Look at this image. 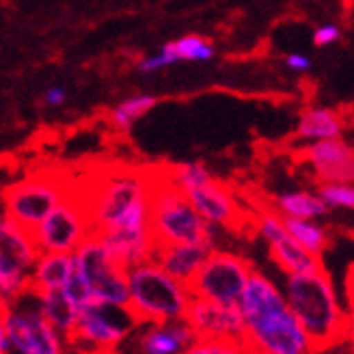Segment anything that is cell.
<instances>
[{"instance_id": "9c48e42d", "label": "cell", "mask_w": 354, "mask_h": 354, "mask_svg": "<svg viewBox=\"0 0 354 354\" xmlns=\"http://www.w3.org/2000/svg\"><path fill=\"white\" fill-rule=\"evenodd\" d=\"M76 270L86 281L91 290L93 303L121 307L126 309L130 303V283H128V268L121 266L104 242L93 236L88 238L80 249L74 253Z\"/></svg>"}, {"instance_id": "d6986e66", "label": "cell", "mask_w": 354, "mask_h": 354, "mask_svg": "<svg viewBox=\"0 0 354 354\" xmlns=\"http://www.w3.org/2000/svg\"><path fill=\"white\" fill-rule=\"evenodd\" d=\"M216 251L214 242H184V244H165L158 246L156 261L162 268L184 283H190L199 274L207 257Z\"/></svg>"}, {"instance_id": "74e56055", "label": "cell", "mask_w": 354, "mask_h": 354, "mask_svg": "<svg viewBox=\"0 0 354 354\" xmlns=\"http://www.w3.org/2000/svg\"><path fill=\"white\" fill-rule=\"evenodd\" d=\"M63 354H82V352H78V350H74V348H67Z\"/></svg>"}, {"instance_id": "30bf717a", "label": "cell", "mask_w": 354, "mask_h": 354, "mask_svg": "<svg viewBox=\"0 0 354 354\" xmlns=\"http://www.w3.org/2000/svg\"><path fill=\"white\" fill-rule=\"evenodd\" d=\"M32 236L41 253L67 255H74L88 238H93L95 229L80 190L72 188V192L50 212L44 223L32 229Z\"/></svg>"}, {"instance_id": "f1b7e54d", "label": "cell", "mask_w": 354, "mask_h": 354, "mask_svg": "<svg viewBox=\"0 0 354 354\" xmlns=\"http://www.w3.org/2000/svg\"><path fill=\"white\" fill-rule=\"evenodd\" d=\"M184 354H251L244 342L234 339H197Z\"/></svg>"}, {"instance_id": "6da1fadb", "label": "cell", "mask_w": 354, "mask_h": 354, "mask_svg": "<svg viewBox=\"0 0 354 354\" xmlns=\"http://www.w3.org/2000/svg\"><path fill=\"white\" fill-rule=\"evenodd\" d=\"M238 307L246 326L244 344L251 354H317L290 309L286 292L270 277L255 270Z\"/></svg>"}, {"instance_id": "ffe728a7", "label": "cell", "mask_w": 354, "mask_h": 354, "mask_svg": "<svg viewBox=\"0 0 354 354\" xmlns=\"http://www.w3.org/2000/svg\"><path fill=\"white\" fill-rule=\"evenodd\" d=\"M76 272L74 255L67 253H41L30 272V292H61Z\"/></svg>"}, {"instance_id": "e575fe53", "label": "cell", "mask_w": 354, "mask_h": 354, "mask_svg": "<svg viewBox=\"0 0 354 354\" xmlns=\"http://www.w3.org/2000/svg\"><path fill=\"white\" fill-rule=\"evenodd\" d=\"M44 102L48 106H61L65 102V91L61 86H50L48 91L44 93Z\"/></svg>"}, {"instance_id": "277c9868", "label": "cell", "mask_w": 354, "mask_h": 354, "mask_svg": "<svg viewBox=\"0 0 354 354\" xmlns=\"http://www.w3.org/2000/svg\"><path fill=\"white\" fill-rule=\"evenodd\" d=\"M130 303L128 309L138 324L180 322L192 303L190 286L171 277L156 259L138 263L128 270Z\"/></svg>"}, {"instance_id": "5b68a950", "label": "cell", "mask_w": 354, "mask_h": 354, "mask_svg": "<svg viewBox=\"0 0 354 354\" xmlns=\"http://www.w3.org/2000/svg\"><path fill=\"white\" fill-rule=\"evenodd\" d=\"M151 232L158 246L184 242H214V229L190 203L169 173H158L151 194Z\"/></svg>"}, {"instance_id": "4dcf8cb0", "label": "cell", "mask_w": 354, "mask_h": 354, "mask_svg": "<svg viewBox=\"0 0 354 354\" xmlns=\"http://www.w3.org/2000/svg\"><path fill=\"white\" fill-rule=\"evenodd\" d=\"M173 63H177V61L169 55L167 50L160 48V52H156V55H149V57H145V59H140L138 69H140V72H145V74H153V72H158V69L169 67V65H173Z\"/></svg>"}, {"instance_id": "83f0119b", "label": "cell", "mask_w": 354, "mask_h": 354, "mask_svg": "<svg viewBox=\"0 0 354 354\" xmlns=\"http://www.w3.org/2000/svg\"><path fill=\"white\" fill-rule=\"evenodd\" d=\"M317 194L328 209H354V184H320Z\"/></svg>"}, {"instance_id": "7a4b0ae2", "label": "cell", "mask_w": 354, "mask_h": 354, "mask_svg": "<svg viewBox=\"0 0 354 354\" xmlns=\"http://www.w3.org/2000/svg\"><path fill=\"white\" fill-rule=\"evenodd\" d=\"M158 173L119 169L104 173L88 190H82V199L91 216L95 236L113 229H130L151 225V194Z\"/></svg>"}, {"instance_id": "7402d4cb", "label": "cell", "mask_w": 354, "mask_h": 354, "mask_svg": "<svg viewBox=\"0 0 354 354\" xmlns=\"http://www.w3.org/2000/svg\"><path fill=\"white\" fill-rule=\"evenodd\" d=\"M274 212L283 218H309L317 221L324 216L328 207L317 192L309 190H288L274 199Z\"/></svg>"}, {"instance_id": "f546056e", "label": "cell", "mask_w": 354, "mask_h": 354, "mask_svg": "<svg viewBox=\"0 0 354 354\" xmlns=\"http://www.w3.org/2000/svg\"><path fill=\"white\" fill-rule=\"evenodd\" d=\"M63 292L69 296V300H72V303H74L78 309H82V307H86V305H91V303H93L91 290H88L86 281L82 279V274H80L78 270L72 274V279L67 281V286H65Z\"/></svg>"}, {"instance_id": "5bb4252c", "label": "cell", "mask_w": 354, "mask_h": 354, "mask_svg": "<svg viewBox=\"0 0 354 354\" xmlns=\"http://www.w3.org/2000/svg\"><path fill=\"white\" fill-rule=\"evenodd\" d=\"M186 322L197 333L199 339H234L244 342L246 326L240 307L212 303L203 298H192L186 313Z\"/></svg>"}, {"instance_id": "8d00e7d4", "label": "cell", "mask_w": 354, "mask_h": 354, "mask_svg": "<svg viewBox=\"0 0 354 354\" xmlns=\"http://www.w3.org/2000/svg\"><path fill=\"white\" fill-rule=\"evenodd\" d=\"M348 339L354 344V313H350V320H348Z\"/></svg>"}, {"instance_id": "d4e9b609", "label": "cell", "mask_w": 354, "mask_h": 354, "mask_svg": "<svg viewBox=\"0 0 354 354\" xmlns=\"http://www.w3.org/2000/svg\"><path fill=\"white\" fill-rule=\"evenodd\" d=\"M156 104H158V100L153 95H147V93L132 95L128 100H123L121 104L115 106L113 113H111L113 126L121 132H128L140 117H145L153 109Z\"/></svg>"}, {"instance_id": "3957f363", "label": "cell", "mask_w": 354, "mask_h": 354, "mask_svg": "<svg viewBox=\"0 0 354 354\" xmlns=\"http://www.w3.org/2000/svg\"><path fill=\"white\" fill-rule=\"evenodd\" d=\"M283 292L317 352L348 339L350 311L324 266L313 272L288 274Z\"/></svg>"}, {"instance_id": "52a82bcc", "label": "cell", "mask_w": 354, "mask_h": 354, "mask_svg": "<svg viewBox=\"0 0 354 354\" xmlns=\"http://www.w3.org/2000/svg\"><path fill=\"white\" fill-rule=\"evenodd\" d=\"M136 326L138 322L128 307L121 309L91 303L80 309L78 324L67 337V344L82 354L113 352L128 344Z\"/></svg>"}, {"instance_id": "cb8c5ba5", "label": "cell", "mask_w": 354, "mask_h": 354, "mask_svg": "<svg viewBox=\"0 0 354 354\" xmlns=\"http://www.w3.org/2000/svg\"><path fill=\"white\" fill-rule=\"evenodd\" d=\"M286 225L290 229V234L294 236V240L303 246L305 251L322 259L328 246V234L320 223L309 221V218H286Z\"/></svg>"}, {"instance_id": "7c38bea8", "label": "cell", "mask_w": 354, "mask_h": 354, "mask_svg": "<svg viewBox=\"0 0 354 354\" xmlns=\"http://www.w3.org/2000/svg\"><path fill=\"white\" fill-rule=\"evenodd\" d=\"M253 272L251 263L242 255L216 249L188 286L194 298L238 307Z\"/></svg>"}, {"instance_id": "603a6c76", "label": "cell", "mask_w": 354, "mask_h": 354, "mask_svg": "<svg viewBox=\"0 0 354 354\" xmlns=\"http://www.w3.org/2000/svg\"><path fill=\"white\" fill-rule=\"evenodd\" d=\"M37 300H39V309L46 320L61 335L69 337V335L74 333V328L78 324V315H80V309L69 300V296L63 290L61 292H44V294H37Z\"/></svg>"}, {"instance_id": "d6a6232c", "label": "cell", "mask_w": 354, "mask_h": 354, "mask_svg": "<svg viewBox=\"0 0 354 354\" xmlns=\"http://www.w3.org/2000/svg\"><path fill=\"white\" fill-rule=\"evenodd\" d=\"M344 300L350 313H354V263L346 270V279H344Z\"/></svg>"}, {"instance_id": "ac0fdd59", "label": "cell", "mask_w": 354, "mask_h": 354, "mask_svg": "<svg viewBox=\"0 0 354 354\" xmlns=\"http://www.w3.org/2000/svg\"><path fill=\"white\" fill-rule=\"evenodd\" d=\"M111 255L126 268H134L138 263H145L156 257L158 240L151 232V225L130 227V229H113V232L97 234Z\"/></svg>"}, {"instance_id": "8992f818", "label": "cell", "mask_w": 354, "mask_h": 354, "mask_svg": "<svg viewBox=\"0 0 354 354\" xmlns=\"http://www.w3.org/2000/svg\"><path fill=\"white\" fill-rule=\"evenodd\" d=\"M0 330L11 339L15 354H63L69 348L65 335L44 317L37 294L30 290L3 307Z\"/></svg>"}, {"instance_id": "ba28073f", "label": "cell", "mask_w": 354, "mask_h": 354, "mask_svg": "<svg viewBox=\"0 0 354 354\" xmlns=\"http://www.w3.org/2000/svg\"><path fill=\"white\" fill-rule=\"evenodd\" d=\"M41 251L30 229L0 218V300L3 307L15 303L30 290V272Z\"/></svg>"}, {"instance_id": "f35d334b", "label": "cell", "mask_w": 354, "mask_h": 354, "mask_svg": "<svg viewBox=\"0 0 354 354\" xmlns=\"http://www.w3.org/2000/svg\"><path fill=\"white\" fill-rule=\"evenodd\" d=\"M100 354H126V352H121V350H113V352H100Z\"/></svg>"}, {"instance_id": "484cf974", "label": "cell", "mask_w": 354, "mask_h": 354, "mask_svg": "<svg viewBox=\"0 0 354 354\" xmlns=\"http://www.w3.org/2000/svg\"><path fill=\"white\" fill-rule=\"evenodd\" d=\"M162 50H167L175 61H209L214 57V48L199 35H186L177 41H169Z\"/></svg>"}, {"instance_id": "d590c367", "label": "cell", "mask_w": 354, "mask_h": 354, "mask_svg": "<svg viewBox=\"0 0 354 354\" xmlns=\"http://www.w3.org/2000/svg\"><path fill=\"white\" fill-rule=\"evenodd\" d=\"M13 352V346H11V339L7 335L0 330V354H11Z\"/></svg>"}, {"instance_id": "836d02e7", "label": "cell", "mask_w": 354, "mask_h": 354, "mask_svg": "<svg viewBox=\"0 0 354 354\" xmlns=\"http://www.w3.org/2000/svg\"><path fill=\"white\" fill-rule=\"evenodd\" d=\"M286 65L290 69H294V72H307V69L311 67V61L305 55H300V52H294V55L286 57Z\"/></svg>"}, {"instance_id": "44dd1931", "label": "cell", "mask_w": 354, "mask_h": 354, "mask_svg": "<svg viewBox=\"0 0 354 354\" xmlns=\"http://www.w3.org/2000/svg\"><path fill=\"white\" fill-rule=\"evenodd\" d=\"M344 119L330 109H307L298 119L296 134L307 143H322V140L342 138Z\"/></svg>"}, {"instance_id": "9a60e30c", "label": "cell", "mask_w": 354, "mask_h": 354, "mask_svg": "<svg viewBox=\"0 0 354 354\" xmlns=\"http://www.w3.org/2000/svg\"><path fill=\"white\" fill-rule=\"evenodd\" d=\"M197 333L190 328L186 320L180 322H156L138 324L128 339L126 354H184L194 342Z\"/></svg>"}, {"instance_id": "e0dca14e", "label": "cell", "mask_w": 354, "mask_h": 354, "mask_svg": "<svg viewBox=\"0 0 354 354\" xmlns=\"http://www.w3.org/2000/svg\"><path fill=\"white\" fill-rule=\"evenodd\" d=\"M186 197L212 227L234 229L242 221V212L234 192L225 184L216 182L214 177L201 186L186 190Z\"/></svg>"}, {"instance_id": "2e32d148", "label": "cell", "mask_w": 354, "mask_h": 354, "mask_svg": "<svg viewBox=\"0 0 354 354\" xmlns=\"http://www.w3.org/2000/svg\"><path fill=\"white\" fill-rule=\"evenodd\" d=\"M303 160L320 184H354V147L344 138L309 143Z\"/></svg>"}, {"instance_id": "8fae6325", "label": "cell", "mask_w": 354, "mask_h": 354, "mask_svg": "<svg viewBox=\"0 0 354 354\" xmlns=\"http://www.w3.org/2000/svg\"><path fill=\"white\" fill-rule=\"evenodd\" d=\"M72 192V186L61 182L52 175H30L24 180L15 182L5 188L3 192V207L7 218L15 221L26 229L39 227L44 218L55 209L67 194Z\"/></svg>"}, {"instance_id": "4fadbf2b", "label": "cell", "mask_w": 354, "mask_h": 354, "mask_svg": "<svg viewBox=\"0 0 354 354\" xmlns=\"http://www.w3.org/2000/svg\"><path fill=\"white\" fill-rule=\"evenodd\" d=\"M257 234L268 244V253L274 259L279 268L288 274H303L322 268V259L311 255L300 246L290 229L286 225V218L277 212H261L257 216Z\"/></svg>"}, {"instance_id": "1f68e13d", "label": "cell", "mask_w": 354, "mask_h": 354, "mask_svg": "<svg viewBox=\"0 0 354 354\" xmlns=\"http://www.w3.org/2000/svg\"><path fill=\"white\" fill-rule=\"evenodd\" d=\"M339 37H342V30H339L337 24H322L320 28H315V32H313V44L317 48H324V46L335 44Z\"/></svg>"}, {"instance_id": "4316f807", "label": "cell", "mask_w": 354, "mask_h": 354, "mask_svg": "<svg viewBox=\"0 0 354 354\" xmlns=\"http://www.w3.org/2000/svg\"><path fill=\"white\" fill-rule=\"evenodd\" d=\"M171 180L180 186L184 192L194 188V186H201L205 182L212 180V173L201 165V162H180L171 169H167Z\"/></svg>"}]
</instances>
